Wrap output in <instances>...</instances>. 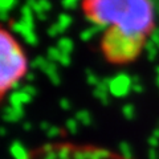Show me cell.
Instances as JSON below:
<instances>
[{
    "label": "cell",
    "instance_id": "obj_1",
    "mask_svg": "<svg viewBox=\"0 0 159 159\" xmlns=\"http://www.w3.org/2000/svg\"><path fill=\"white\" fill-rule=\"evenodd\" d=\"M81 11L89 23L103 28L99 48L114 65L135 61L157 27L152 0H81Z\"/></svg>",
    "mask_w": 159,
    "mask_h": 159
},
{
    "label": "cell",
    "instance_id": "obj_2",
    "mask_svg": "<svg viewBox=\"0 0 159 159\" xmlns=\"http://www.w3.org/2000/svg\"><path fill=\"white\" fill-rule=\"evenodd\" d=\"M28 64L24 47L9 29L0 25V101L25 77Z\"/></svg>",
    "mask_w": 159,
    "mask_h": 159
},
{
    "label": "cell",
    "instance_id": "obj_3",
    "mask_svg": "<svg viewBox=\"0 0 159 159\" xmlns=\"http://www.w3.org/2000/svg\"><path fill=\"white\" fill-rule=\"evenodd\" d=\"M20 159H131L123 154L89 143L51 142L27 151Z\"/></svg>",
    "mask_w": 159,
    "mask_h": 159
}]
</instances>
